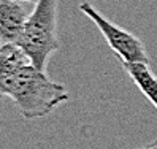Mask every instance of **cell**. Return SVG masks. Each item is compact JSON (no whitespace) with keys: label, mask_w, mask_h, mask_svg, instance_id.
<instances>
[{"label":"cell","mask_w":157,"mask_h":149,"mask_svg":"<svg viewBox=\"0 0 157 149\" xmlns=\"http://www.w3.org/2000/svg\"><path fill=\"white\" fill-rule=\"evenodd\" d=\"M57 0H38L16 43L41 71H46L49 57L60 46L57 36Z\"/></svg>","instance_id":"cell-2"},{"label":"cell","mask_w":157,"mask_h":149,"mask_svg":"<svg viewBox=\"0 0 157 149\" xmlns=\"http://www.w3.org/2000/svg\"><path fill=\"white\" fill-rule=\"evenodd\" d=\"M27 17V10L19 0H0V44H16Z\"/></svg>","instance_id":"cell-4"},{"label":"cell","mask_w":157,"mask_h":149,"mask_svg":"<svg viewBox=\"0 0 157 149\" xmlns=\"http://www.w3.org/2000/svg\"><path fill=\"white\" fill-rule=\"evenodd\" d=\"M138 149H157V139H155V141H152L151 144H147L146 147H138Z\"/></svg>","instance_id":"cell-6"},{"label":"cell","mask_w":157,"mask_h":149,"mask_svg":"<svg viewBox=\"0 0 157 149\" xmlns=\"http://www.w3.org/2000/svg\"><path fill=\"white\" fill-rule=\"evenodd\" d=\"M79 10L84 13L92 22H95V25L98 27L101 35L105 36L106 43L109 44V48L116 52V55L122 60V63H130V62L149 63L144 44L136 35H133L132 32H128V30L122 29V27L113 24L109 19H106L103 14H100L95 8L92 6V3H89V2L81 3Z\"/></svg>","instance_id":"cell-3"},{"label":"cell","mask_w":157,"mask_h":149,"mask_svg":"<svg viewBox=\"0 0 157 149\" xmlns=\"http://www.w3.org/2000/svg\"><path fill=\"white\" fill-rule=\"evenodd\" d=\"M19 2H32V3H36L38 0H19Z\"/></svg>","instance_id":"cell-7"},{"label":"cell","mask_w":157,"mask_h":149,"mask_svg":"<svg viewBox=\"0 0 157 149\" xmlns=\"http://www.w3.org/2000/svg\"><path fill=\"white\" fill-rule=\"evenodd\" d=\"M10 97L25 119L44 117L68 100V90L29 60L17 44H0V98Z\"/></svg>","instance_id":"cell-1"},{"label":"cell","mask_w":157,"mask_h":149,"mask_svg":"<svg viewBox=\"0 0 157 149\" xmlns=\"http://www.w3.org/2000/svg\"><path fill=\"white\" fill-rule=\"evenodd\" d=\"M127 74L138 86L143 94L149 98V101L157 108V76L151 71L149 63L146 62H130L122 63Z\"/></svg>","instance_id":"cell-5"}]
</instances>
